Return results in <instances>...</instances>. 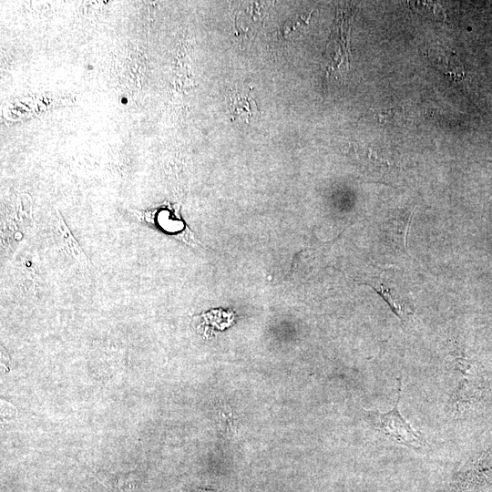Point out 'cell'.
I'll use <instances>...</instances> for the list:
<instances>
[{"label":"cell","instance_id":"obj_1","mask_svg":"<svg viewBox=\"0 0 492 492\" xmlns=\"http://www.w3.org/2000/svg\"><path fill=\"white\" fill-rule=\"evenodd\" d=\"M401 376L398 378L397 399L394 407L387 412L379 410L367 411L366 415L372 424L392 440L407 447L415 449L424 445L422 436L411 426L399 412V402L402 388Z\"/></svg>","mask_w":492,"mask_h":492},{"label":"cell","instance_id":"obj_2","mask_svg":"<svg viewBox=\"0 0 492 492\" xmlns=\"http://www.w3.org/2000/svg\"><path fill=\"white\" fill-rule=\"evenodd\" d=\"M454 370L455 386L449 398L448 409L453 414H460L480 396L481 376H478L474 365L466 359L458 358Z\"/></svg>","mask_w":492,"mask_h":492},{"label":"cell","instance_id":"obj_3","mask_svg":"<svg viewBox=\"0 0 492 492\" xmlns=\"http://www.w3.org/2000/svg\"><path fill=\"white\" fill-rule=\"evenodd\" d=\"M492 483V448L457 473L444 492H477Z\"/></svg>","mask_w":492,"mask_h":492},{"label":"cell","instance_id":"obj_4","mask_svg":"<svg viewBox=\"0 0 492 492\" xmlns=\"http://www.w3.org/2000/svg\"><path fill=\"white\" fill-rule=\"evenodd\" d=\"M51 226L61 251L77 265L88 269L90 261L58 212L51 222Z\"/></svg>","mask_w":492,"mask_h":492},{"label":"cell","instance_id":"obj_5","mask_svg":"<svg viewBox=\"0 0 492 492\" xmlns=\"http://www.w3.org/2000/svg\"><path fill=\"white\" fill-rule=\"evenodd\" d=\"M122 102H123V103H127L126 97H122Z\"/></svg>","mask_w":492,"mask_h":492}]
</instances>
